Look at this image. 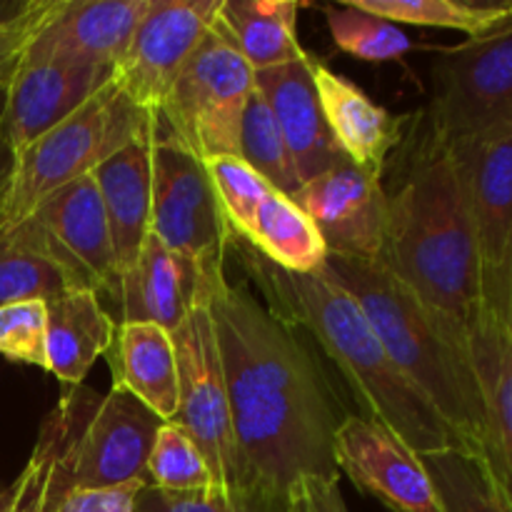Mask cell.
<instances>
[{
    "mask_svg": "<svg viewBox=\"0 0 512 512\" xmlns=\"http://www.w3.org/2000/svg\"><path fill=\"white\" fill-rule=\"evenodd\" d=\"M420 125L403 180L388 190L383 263L440 323L468 338L470 325L483 313L473 223L450 145L425 115Z\"/></svg>",
    "mask_w": 512,
    "mask_h": 512,
    "instance_id": "7a4b0ae2",
    "label": "cell"
},
{
    "mask_svg": "<svg viewBox=\"0 0 512 512\" xmlns=\"http://www.w3.org/2000/svg\"><path fill=\"white\" fill-rule=\"evenodd\" d=\"M155 123L93 173L110 225L118 275L138 258L150 233Z\"/></svg>",
    "mask_w": 512,
    "mask_h": 512,
    "instance_id": "7402d4cb",
    "label": "cell"
},
{
    "mask_svg": "<svg viewBox=\"0 0 512 512\" xmlns=\"http://www.w3.org/2000/svg\"><path fill=\"white\" fill-rule=\"evenodd\" d=\"M135 512H290L288 493L265 488L260 483L235 488L195 490V493H165L143 488L135 500Z\"/></svg>",
    "mask_w": 512,
    "mask_h": 512,
    "instance_id": "4dcf8cb0",
    "label": "cell"
},
{
    "mask_svg": "<svg viewBox=\"0 0 512 512\" xmlns=\"http://www.w3.org/2000/svg\"><path fill=\"white\" fill-rule=\"evenodd\" d=\"M445 512H512L483 455L460 448L420 455Z\"/></svg>",
    "mask_w": 512,
    "mask_h": 512,
    "instance_id": "83f0119b",
    "label": "cell"
},
{
    "mask_svg": "<svg viewBox=\"0 0 512 512\" xmlns=\"http://www.w3.org/2000/svg\"><path fill=\"white\" fill-rule=\"evenodd\" d=\"M333 458L338 473L390 512H445L420 455L383 423L345 415L335 430Z\"/></svg>",
    "mask_w": 512,
    "mask_h": 512,
    "instance_id": "5bb4252c",
    "label": "cell"
},
{
    "mask_svg": "<svg viewBox=\"0 0 512 512\" xmlns=\"http://www.w3.org/2000/svg\"><path fill=\"white\" fill-rule=\"evenodd\" d=\"M458 165L480 263L483 310L512 323V135L448 143Z\"/></svg>",
    "mask_w": 512,
    "mask_h": 512,
    "instance_id": "8fae6325",
    "label": "cell"
},
{
    "mask_svg": "<svg viewBox=\"0 0 512 512\" xmlns=\"http://www.w3.org/2000/svg\"><path fill=\"white\" fill-rule=\"evenodd\" d=\"M313 220L328 253L355 260H383L388 238V190L383 175L343 158L290 195Z\"/></svg>",
    "mask_w": 512,
    "mask_h": 512,
    "instance_id": "4fadbf2b",
    "label": "cell"
},
{
    "mask_svg": "<svg viewBox=\"0 0 512 512\" xmlns=\"http://www.w3.org/2000/svg\"><path fill=\"white\" fill-rule=\"evenodd\" d=\"M210 313L250 483L288 493L300 478L338 480L333 440L345 415L300 330L228 278Z\"/></svg>",
    "mask_w": 512,
    "mask_h": 512,
    "instance_id": "6da1fadb",
    "label": "cell"
},
{
    "mask_svg": "<svg viewBox=\"0 0 512 512\" xmlns=\"http://www.w3.org/2000/svg\"><path fill=\"white\" fill-rule=\"evenodd\" d=\"M350 3L395 25L410 23L460 30L470 38L498 25L512 10V3H463V0H350Z\"/></svg>",
    "mask_w": 512,
    "mask_h": 512,
    "instance_id": "f1b7e54d",
    "label": "cell"
},
{
    "mask_svg": "<svg viewBox=\"0 0 512 512\" xmlns=\"http://www.w3.org/2000/svg\"><path fill=\"white\" fill-rule=\"evenodd\" d=\"M3 95H5V88H0V205H3L5 195H8L10 178H13V168H15V155L13 150H10L8 140H5V133H3Z\"/></svg>",
    "mask_w": 512,
    "mask_h": 512,
    "instance_id": "f35d334b",
    "label": "cell"
},
{
    "mask_svg": "<svg viewBox=\"0 0 512 512\" xmlns=\"http://www.w3.org/2000/svg\"><path fill=\"white\" fill-rule=\"evenodd\" d=\"M153 123L155 113L140 108L113 75L83 108L15 155L0 223L28 218L45 198L93 175Z\"/></svg>",
    "mask_w": 512,
    "mask_h": 512,
    "instance_id": "8992f818",
    "label": "cell"
},
{
    "mask_svg": "<svg viewBox=\"0 0 512 512\" xmlns=\"http://www.w3.org/2000/svg\"><path fill=\"white\" fill-rule=\"evenodd\" d=\"M270 308L308 335L335 365L358 415L383 423L418 455L460 448L438 410L385 353L360 305L328 275L288 273L260 255H245Z\"/></svg>",
    "mask_w": 512,
    "mask_h": 512,
    "instance_id": "3957f363",
    "label": "cell"
},
{
    "mask_svg": "<svg viewBox=\"0 0 512 512\" xmlns=\"http://www.w3.org/2000/svg\"><path fill=\"white\" fill-rule=\"evenodd\" d=\"M143 488L148 485L130 483L120 488L73 490L63 495L50 512H135V500Z\"/></svg>",
    "mask_w": 512,
    "mask_h": 512,
    "instance_id": "8d00e7d4",
    "label": "cell"
},
{
    "mask_svg": "<svg viewBox=\"0 0 512 512\" xmlns=\"http://www.w3.org/2000/svg\"><path fill=\"white\" fill-rule=\"evenodd\" d=\"M225 280L210 278L198 265L165 248L148 233L138 258L115 278L113 288L100 300L118 303V323H153L168 333L178 330L188 310L198 300H210L213 290Z\"/></svg>",
    "mask_w": 512,
    "mask_h": 512,
    "instance_id": "e0dca14e",
    "label": "cell"
},
{
    "mask_svg": "<svg viewBox=\"0 0 512 512\" xmlns=\"http://www.w3.org/2000/svg\"><path fill=\"white\" fill-rule=\"evenodd\" d=\"M150 3L153 0H60L28 50L115 73Z\"/></svg>",
    "mask_w": 512,
    "mask_h": 512,
    "instance_id": "ac0fdd59",
    "label": "cell"
},
{
    "mask_svg": "<svg viewBox=\"0 0 512 512\" xmlns=\"http://www.w3.org/2000/svg\"><path fill=\"white\" fill-rule=\"evenodd\" d=\"M175 360H178V415L205 455L218 488L248 485V473L240 460L233 433L223 360L215 338L210 300H198L188 310L178 330H173Z\"/></svg>",
    "mask_w": 512,
    "mask_h": 512,
    "instance_id": "30bf717a",
    "label": "cell"
},
{
    "mask_svg": "<svg viewBox=\"0 0 512 512\" xmlns=\"http://www.w3.org/2000/svg\"><path fill=\"white\" fill-rule=\"evenodd\" d=\"M60 0H33L10 18H0V88H5L30 40L53 18Z\"/></svg>",
    "mask_w": 512,
    "mask_h": 512,
    "instance_id": "d590c367",
    "label": "cell"
},
{
    "mask_svg": "<svg viewBox=\"0 0 512 512\" xmlns=\"http://www.w3.org/2000/svg\"><path fill=\"white\" fill-rule=\"evenodd\" d=\"M223 0H153L115 68L120 88L158 113L188 60L215 25Z\"/></svg>",
    "mask_w": 512,
    "mask_h": 512,
    "instance_id": "7c38bea8",
    "label": "cell"
},
{
    "mask_svg": "<svg viewBox=\"0 0 512 512\" xmlns=\"http://www.w3.org/2000/svg\"><path fill=\"white\" fill-rule=\"evenodd\" d=\"M163 420L125 390L63 388L13 488L18 512H50L73 490L148 485V455Z\"/></svg>",
    "mask_w": 512,
    "mask_h": 512,
    "instance_id": "5b68a950",
    "label": "cell"
},
{
    "mask_svg": "<svg viewBox=\"0 0 512 512\" xmlns=\"http://www.w3.org/2000/svg\"><path fill=\"white\" fill-rule=\"evenodd\" d=\"M75 288L55 258L43 228L33 218L0 223V305L43 300L50 303Z\"/></svg>",
    "mask_w": 512,
    "mask_h": 512,
    "instance_id": "484cf974",
    "label": "cell"
},
{
    "mask_svg": "<svg viewBox=\"0 0 512 512\" xmlns=\"http://www.w3.org/2000/svg\"><path fill=\"white\" fill-rule=\"evenodd\" d=\"M253 90V68L215 23L155 113L158 130L203 160L238 158L240 123Z\"/></svg>",
    "mask_w": 512,
    "mask_h": 512,
    "instance_id": "52a82bcc",
    "label": "cell"
},
{
    "mask_svg": "<svg viewBox=\"0 0 512 512\" xmlns=\"http://www.w3.org/2000/svg\"><path fill=\"white\" fill-rule=\"evenodd\" d=\"M298 13L293 0H223L215 23L258 73L308 55L298 40Z\"/></svg>",
    "mask_w": 512,
    "mask_h": 512,
    "instance_id": "d4e9b609",
    "label": "cell"
},
{
    "mask_svg": "<svg viewBox=\"0 0 512 512\" xmlns=\"http://www.w3.org/2000/svg\"><path fill=\"white\" fill-rule=\"evenodd\" d=\"M213 485L208 460L188 430L175 420L160 425L148 455V488L165 493H195Z\"/></svg>",
    "mask_w": 512,
    "mask_h": 512,
    "instance_id": "1f68e13d",
    "label": "cell"
},
{
    "mask_svg": "<svg viewBox=\"0 0 512 512\" xmlns=\"http://www.w3.org/2000/svg\"><path fill=\"white\" fill-rule=\"evenodd\" d=\"M48 305V373L63 388L83 385L100 355L108 353L115 318L93 290H65Z\"/></svg>",
    "mask_w": 512,
    "mask_h": 512,
    "instance_id": "cb8c5ba5",
    "label": "cell"
},
{
    "mask_svg": "<svg viewBox=\"0 0 512 512\" xmlns=\"http://www.w3.org/2000/svg\"><path fill=\"white\" fill-rule=\"evenodd\" d=\"M510 333H512V323H510Z\"/></svg>",
    "mask_w": 512,
    "mask_h": 512,
    "instance_id": "60d3db41",
    "label": "cell"
},
{
    "mask_svg": "<svg viewBox=\"0 0 512 512\" xmlns=\"http://www.w3.org/2000/svg\"><path fill=\"white\" fill-rule=\"evenodd\" d=\"M243 243L270 265L288 273L310 275L323 268L328 245L320 238L313 220L280 190H270L255 210Z\"/></svg>",
    "mask_w": 512,
    "mask_h": 512,
    "instance_id": "4316f807",
    "label": "cell"
},
{
    "mask_svg": "<svg viewBox=\"0 0 512 512\" xmlns=\"http://www.w3.org/2000/svg\"><path fill=\"white\" fill-rule=\"evenodd\" d=\"M320 273L360 305L385 353L438 410L463 450L483 455V398L468 338L440 323L383 260L328 253Z\"/></svg>",
    "mask_w": 512,
    "mask_h": 512,
    "instance_id": "277c9868",
    "label": "cell"
},
{
    "mask_svg": "<svg viewBox=\"0 0 512 512\" xmlns=\"http://www.w3.org/2000/svg\"><path fill=\"white\" fill-rule=\"evenodd\" d=\"M205 168H208L215 198H218L230 233L235 240H243L250 223H253L255 210L263 203L265 195L273 190V185L263 175L255 173L243 158H235V155L205 160Z\"/></svg>",
    "mask_w": 512,
    "mask_h": 512,
    "instance_id": "836d02e7",
    "label": "cell"
},
{
    "mask_svg": "<svg viewBox=\"0 0 512 512\" xmlns=\"http://www.w3.org/2000/svg\"><path fill=\"white\" fill-rule=\"evenodd\" d=\"M310 73L318 90L323 118L340 153L368 173L383 175L390 153L403 143V118L365 95L345 75L310 55Z\"/></svg>",
    "mask_w": 512,
    "mask_h": 512,
    "instance_id": "ffe728a7",
    "label": "cell"
},
{
    "mask_svg": "<svg viewBox=\"0 0 512 512\" xmlns=\"http://www.w3.org/2000/svg\"><path fill=\"white\" fill-rule=\"evenodd\" d=\"M425 120L445 143L512 135V10L485 33L433 60Z\"/></svg>",
    "mask_w": 512,
    "mask_h": 512,
    "instance_id": "ba28073f",
    "label": "cell"
},
{
    "mask_svg": "<svg viewBox=\"0 0 512 512\" xmlns=\"http://www.w3.org/2000/svg\"><path fill=\"white\" fill-rule=\"evenodd\" d=\"M258 175H263L275 190L293 195L300 188L288 143H285L280 125L270 110L268 100L255 88L245 105L243 123H240V155Z\"/></svg>",
    "mask_w": 512,
    "mask_h": 512,
    "instance_id": "f546056e",
    "label": "cell"
},
{
    "mask_svg": "<svg viewBox=\"0 0 512 512\" xmlns=\"http://www.w3.org/2000/svg\"><path fill=\"white\" fill-rule=\"evenodd\" d=\"M290 512H350L340 480L300 478L288 488Z\"/></svg>",
    "mask_w": 512,
    "mask_h": 512,
    "instance_id": "74e56055",
    "label": "cell"
},
{
    "mask_svg": "<svg viewBox=\"0 0 512 512\" xmlns=\"http://www.w3.org/2000/svg\"><path fill=\"white\" fill-rule=\"evenodd\" d=\"M43 228L75 288L105 295L118 278L113 238L93 175L45 198L28 215Z\"/></svg>",
    "mask_w": 512,
    "mask_h": 512,
    "instance_id": "2e32d148",
    "label": "cell"
},
{
    "mask_svg": "<svg viewBox=\"0 0 512 512\" xmlns=\"http://www.w3.org/2000/svg\"><path fill=\"white\" fill-rule=\"evenodd\" d=\"M110 78L113 70L108 68L68 63L25 48L3 95V133L13 155L83 108Z\"/></svg>",
    "mask_w": 512,
    "mask_h": 512,
    "instance_id": "9a60e30c",
    "label": "cell"
},
{
    "mask_svg": "<svg viewBox=\"0 0 512 512\" xmlns=\"http://www.w3.org/2000/svg\"><path fill=\"white\" fill-rule=\"evenodd\" d=\"M0 512H18L15 508V498H13V488H3L0 485Z\"/></svg>",
    "mask_w": 512,
    "mask_h": 512,
    "instance_id": "ab89813d",
    "label": "cell"
},
{
    "mask_svg": "<svg viewBox=\"0 0 512 512\" xmlns=\"http://www.w3.org/2000/svg\"><path fill=\"white\" fill-rule=\"evenodd\" d=\"M0 355L48 370V305L43 300L0 305Z\"/></svg>",
    "mask_w": 512,
    "mask_h": 512,
    "instance_id": "e575fe53",
    "label": "cell"
},
{
    "mask_svg": "<svg viewBox=\"0 0 512 512\" xmlns=\"http://www.w3.org/2000/svg\"><path fill=\"white\" fill-rule=\"evenodd\" d=\"M325 23L335 45L365 63H390L405 58L410 50V38L398 25L353 3L325 8Z\"/></svg>",
    "mask_w": 512,
    "mask_h": 512,
    "instance_id": "d6a6232c",
    "label": "cell"
},
{
    "mask_svg": "<svg viewBox=\"0 0 512 512\" xmlns=\"http://www.w3.org/2000/svg\"><path fill=\"white\" fill-rule=\"evenodd\" d=\"M255 88L268 100L278 120L300 185L345 158L323 118L318 90L310 73V53L303 60L280 65V68L258 70Z\"/></svg>",
    "mask_w": 512,
    "mask_h": 512,
    "instance_id": "d6986e66",
    "label": "cell"
},
{
    "mask_svg": "<svg viewBox=\"0 0 512 512\" xmlns=\"http://www.w3.org/2000/svg\"><path fill=\"white\" fill-rule=\"evenodd\" d=\"M113 388L125 390L163 423L178 415V360L173 335L153 323H118L105 353Z\"/></svg>",
    "mask_w": 512,
    "mask_h": 512,
    "instance_id": "603a6c76",
    "label": "cell"
},
{
    "mask_svg": "<svg viewBox=\"0 0 512 512\" xmlns=\"http://www.w3.org/2000/svg\"><path fill=\"white\" fill-rule=\"evenodd\" d=\"M150 233L210 278L225 275V255L235 238L215 198L205 160L158 130V123L153 135Z\"/></svg>",
    "mask_w": 512,
    "mask_h": 512,
    "instance_id": "9c48e42d",
    "label": "cell"
},
{
    "mask_svg": "<svg viewBox=\"0 0 512 512\" xmlns=\"http://www.w3.org/2000/svg\"><path fill=\"white\" fill-rule=\"evenodd\" d=\"M468 345L483 398V460L512 505V333L483 310L470 325Z\"/></svg>",
    "mask_w": 512,
    "mask_h": 512,
    "instance_id": "44dd1931",
    "label": "cell"
}]
</instances>
